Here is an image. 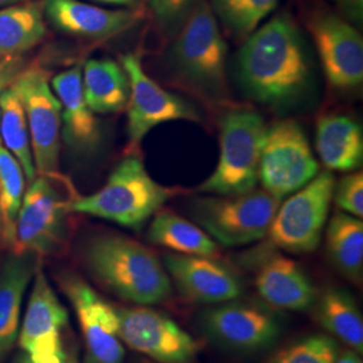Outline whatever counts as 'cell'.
<instances>
[{
  "label": "cell",
  "instance_id": "cell-1",
  "mask_svg": "<svg viewBox=\"0 0 363 363\" xmlns=\"http://www.w3.org/2000/svg\"><path fill=\"white\" fill-rule=\"evenodd\" d=\"M312 70L307 42L288 13L257 27L237 55V74L247 96L276 109L304 101L313 85Z\"/></svg>",
  "mask_w": 363,
  "mask_h": 363
},
{
  "label": "cell",
  "instance_id": "cell-2",
  "mask_svg": "<svg viewBox=\"0 0 363 363\" xmlns=\"http://www.w3.org/2000/svg\"><path fill=\"white\" fill-rule=\"evenodd\" d=\"M174 37L169 67L177 82L206 104H225L228 45L208 0L196 4Z\"/></svg>",
  "mask_w": 363,
  "mask_h": 363
},
{
  "label": "cell",
  "instance_id": "cell-3",
  "mask_svg": "<svg viewBox=\"0 0 363 363\" xmlns=\"http://www.w3.org/2000/svg\"><path fill=\"white\" fill-rule=\"evenodd\" d=\"M88 271L118 298L139 306L166 301L172 286L155 253L125 235L104 234L91 238L84 250Z\"/></svg>",
  "mask_w": 363,
  "mask_h": 363
},
{
  "label": "cell",
  "instance_id": "cell-4",
  "mask_svg": "<svg viewBox=\"0 0 363 363\" xmlns=\"http://www.w3.org/2000/svg\"><path fill=\"white\" fill-rule=\"evenodd\" d=\"M177 193L175 189L157 183L143 160L130 154L117 164L99 191L86 196L77 195L70 203V211L140 230Z\"/></svg>",
  "mask_w": 363,
  "mask_h": 363
},
{
  "label": "cell",
  "instance_id": "cell-5",
  "mask_svg": "<svg viewBox=\"0 0 363 363\" xmlns=\"http://www.w3.org/2000/svg\"><path fill=\"white\" fill-rule=\"evenodd\" d=\"M265 130V121L256 111L229 109L220 118L217 167L198 190L206 194L237 195L256 189Z\"/></svg>",
  "mask_w": 363,
  "mask_h": 363
},
{
  "label": "cell",
  "instance_id": "cell-6",
  "mask_svg": "<svg viewBox=\"0 0 363 363\" xmlns=\"http://www.w3.org/2000/svg\"><path fill=\"white\" fill-rule=\"evenodd\" d=\"M70 182L58 174H37L23 195L16 218L13 253L50 255L64 244L66 218L77 196Z\"/></svg>",
  "mask_w": 363,
  "mask_h": 363
},
{
  "label": "cell",
  "instance_id": "cell-7",
  "mask_svg": "<svg viewBox=\"0 0 363 363\" xmlns=\"http://www.w3.org/2000/svg\"><path fill=\"white\" fill-rule=\"evenodd\" d=\"M279 206L280 199L253 189L244 194L196 198L191 213L213 240L225 247H241L268 234Z\"/></svg>",
  "mask_w": 363,
  "mask_h": 363
},
{
  "label": "cell",
  "instance_id": "cell-8",
  "mask_svg": "<svg viewBox=\"0 0 363 363\" xmlns=\"http://www.w3.org/2000/svg\"><path fill=\"white\" fill-rule=\"evenodd\" d=\"M318 172L311 144L298 121L284 118L267 127L259 169L265 191L281 201L304 187Z\"/></svg>",
  "mask_w": 363,
  "mask_h": 363
},
{
  "label": "cell",
  "instance_id": "cell-9",
  "mask_svg": "<svg viewBox=\"0 0 363 363\" xmlns=\"http://www.w3.org/2000/svg\"><path fill=\"white\" fill-rule=\"evenodd\" d=\"M335 178L325 169L279 206L268 237L288 253H310L319 247L333 201Z\"/></svg>",
  "mask_w": 363,
  "mask_h": 363
},
{
  "label": "cell",
  "instance_id": "cell-10",
  "mask_svg": "<svg viewBox=\"0 0 363 363\" xmlns=\"http://www.w3.org/2000/svg\"><path fill=\"white\" fill-rule=\"evenodd\" d=\"M11 86L25 108L37 174H58L62 118L49 73L31 67L15 78Z\"/></svg>",
  "mask_w": 363,
  "mask_h": 363
},
{
  "label": "cell",
  "instance_id": "cell-11",
  "mask_svg": "<svg viewBox=\"0 0 363 363\" xmlns=\"http://www.w3.org/2000/svg\"><path fill=\"white\" fill-rule=\"evenodd\" d=\"M123 343L157 363H193L199 342L167 315L139 306L116 308Z\"/></svg>",
  "mask_w": 363,
  "mask_h": 363
},
{
  "label": "cell",
  "instance_id": "cell-12",
  "mask_svg": "<svg viewBox=\"0 0 363 363\" xmlns=\"http://www.w3.org/2000/svg\"><path fill=\"white\" fill-rule=\"evenodd\" d=\"M121 65L130 81L127 133L130 150L138 148L148 132L160 124L177 120L199 121L194 105L163 89L145 73L136 54L123 55Z\"/></svg>",
  "mask_w": 363,
  "mask_h": 363
},
{
  "label": "cell",
  "instance_id": "cell-13",
  "mask_svg": "<svg viewBox=\"0 0 363 363\" xmlns=\"http://www.w3.org/2000/svg\"><path fill=\"white\" fill-rule=\"evenodd\" d=\"M61 286L77 313L85 342V363H124L116 308L76 274L62 276Z\"/></svg>",
  "mask_w": 363,
  "mask_h": 363
},
{
  "label": "cell",
  "instance_id": "cell-14",
  "mask_svg": "<svg viewBox=\"0 0 363 363\" xmlns=\"http://www.w3.org/2000/svg\"><path fill=\"white\" fill-rule=\"evenodd\" d=\"M308 30L330 85L337 91L361 86L363 39L358 30L345 18L328 11L312 13Z\"/></svg>",
  "mask_w": 363,
  "mask_h": 363
},
{
  "label": "cell",
  "instance_id": "cell-15",
  "mask_svg": "<svg viewBox=\"0 0 363 363\" xmlns=\"http://www.w3.org/2000/svg\"><path fill=\"white\" fill-rule=\"evenodd\" d=\"M34 276L19 345L34 363H70L62 339L67 311L39 264Z\"/></svg>",
  "mask_w": 363,
  "mask_h": 363
},
{
  "label": "cell",
  "instance_id": "cell-16",
  "mask_svg": "<svg viewBox=\"0 0 363 363\" xmlns=\"http://www.w3.org/2000/svg\"><path fill=\"white\" fill-rule=\"evenodd\" d=\"M203 328L220 346L255 351L272 346L280 335V325L272 313L250 304H225L206 312Z\"/></svg>",
  "mask_w": 363,
  "mask_h": 363
},
{
  "label": "cell",
  "instance_id": "cell-17",
  "mask_svg": "<svg viewBox=\"0 0 363 363\" xmlns=\"http://www.w3.org/2000/svg\"><path fill=\"white\" fill-rule=\"evenodd\" d=\"M163 262L182 295L196 303H226L242 294L238 277L214 257L174 253Z\"/></svg>",
  "mask_w": 363,
  "mask_h": 363
},
{
  "label": "cell",
  "instance_id": "cell-18",
  "mask_svg": "<svg viewBox=\"0 0 363 363\" xmlns=\"http://www.w3.org/2000/svg\"><path fill=\"white\" fill-rule=\"evenodd\" d=\"M43 13L60 31L77 38L104 40L135 26L142 13L132 9L108 10L79 0H43Z\"/></svg>",
  "mask_w": 363,
  "mask_h": 363
},
{
  "label": "cell",
  "instance_id": "cell-19",
  "mask_svg": "<svg viewBox=\"0 0 363 363\" xmlns=\"http://www.w3.org/2000/svg\"><path fill=\"white\" fill-rule=\"evenodd\" d=\"M255 286L268 306L286 311H303L315 300V289L298 264L279 253L259 259Z\"/></svg>",
  "mask_w": 363,
  "mask_h": 363
},
{
  "label": "cell",
  "instance_id": "cell-20",
  "mask_svg": "<svg viewBox=\"0 0 363 363\" xmlns=\"http://www.w3.org/2000/svg\"><path fill=\"white\" fill-rule=\"evenodd\" d=\"M61 104L66 143L78 151L93 148L100 138L99 121L86 104L82 88V69L74 66L50 79Z\"/></svg>",
  "mask_w": 363,
  "mask_h": 363
},
{
  "label": "cell",
  "instance_id": "cell-21",
  "mask_svg": "<svg viewBox=\"0 0 363 363\" xmlns=\"http://www.w3.org/2000/svg\"><path fill=\"white\" fill-rule=\"evenodd\" d=\"M38 261L33 253H13L0 268V361L18 337L22 301Z\"/></svg>",
  "mask_w": 363,
  "mask_h": 363
},
{
  "label": "cell",
  "instance_id": "cell-22",
  "mask_svg": "<svg viewBox=\"0 0 363 363\" xmlns=\"http://www.w3.org/2000/svg\"><path fill=\"white\" fill-rule=\"evenodd\" d=\"M316 151L328 171L352 172L362 166L361 124L346 115H325L316 125Z\"/></svg>",
  "mask_w": 363,
  "mask_h": 363
},
{
  "label": "cell",
  "instance_id": "cell-23",
  "mask_svg": "<svg viewBox=\"0 0 363 363\" xmlns=\"http://www.w3.org/2000/svg\"><path fill=\"white\" fill-rule=\"evenodd\" d=\"M82 88L93 113L120 112L130 100L127 73L112 60L86 61L82 70Z\"/></svg>",
  "mask_w": 363,
  "mask_h": 363
},
{
  "label": "cell",
  "instance_id": "cell-24",
  "mask_svg": "<svg viewBox=\"0 0 363 363\" xmlns=\"http://www.w3.org/2000/svg\"><path fill=\"white\" fill-rule=\"evenodd\" d=\"M43 13V4L38 1L0 9V58L21 55L45 39Z\"/></svg>",
  "mask_w": 363,
  "mask_h": 363
},
{
  "label": "cell",
  "instance_id": "cell-25",
  "mask_svg": "<svg viewBox=\"0 0 363 363\" xmlns=\"http://www.w3.org/2000/svg\"><path fill=\"white\" fill-rule=\"evenodd\" d=\"M147 237L151 244L178 255L214 259L220 255L216 241L202 228L171 211L156 213Z\"/></svg>",
  "mask_w": 363,
  "mask_h": 363
},
{
  "label": "cell",
  "instance_id": "cell-26",
  "mask_svg": "<svg viewBox=\"0 0 363 363\" xmlns=\"http://www.w3.org/2000/svg\"><path fill=\"white\" fill-rule=\"evenodd\" d=\"M316 315L330 334L359 355L362 354V313L349 292L339 288L327 289L319 300Z\"/></svg>",
  "mask_w": 363,
  "mask_h": 363
},
{
  "label": "cell",
  "instance_id": "cell-27",
  "mask_svg": "<svg viewBox=\"0 0 363 363\" xmlns=\"http://www.w3.org/2000/svg\"><path fill=\"white\" fill-rule=\"evenodd\" d=\"M327 252L340 272L352 281L362 279L363 222L347 213L334 214L327 228Z\"/></svg>",
  "mask_w": 363,
  "mask_h": 363
},
{
  "label": "cell",
  "instance_id": "cell-28",
  "mask_svg": "<svg viewBox=\"0 0 363 363\" xmlns=\"http://www.w3.org/2000/svg\"><path fill=\"white\" fill-rule=\"evenodd\" d=\"M0 136L6 148L15 156L28 181L37 177L27 127L26 113L13 86L0 93Z\"/></svg>",
  "mask_w": 363,
  "mask_h": 363
},
{
  "label": "cell",
  "instance_id": "cell-29",
  "mask_svg": "<svg viewBox=\"0 0 363 363\" xmlns=\"http://www.w3.org/2000/svg\"><path fill=\"white\" fill-rule=\"evenodd\" d=\"M25 195V172L15 156L0 144V244L11 247Z\"/></svg>",
  "mask_w": 363,
  "mask_h": 363
},
{
  "label": "cell",
  "instance_id": "cell-30",
  "mask_svg": "<svg viewBox=\"0 0 363 363\" xmlns=\"http://www.w3.org/2000/svg\"><path fill=\"white\" fill-rule=\"evenodd\" d=\"M217 19L235 38L245 39L272 13L279 0H210Z\"/></svg>",
  "mask_w": 363,
  "mask_h": 363
},
{
  "label": "cell",
  "instance_id": "cell-31",
  "mask_svg": "<svg viewBox=\"0 0 363 363\" xmlns=\"http://www.w3.org/2000/svg\"><path fill=\"white\" fill-rule=\"evenodd\" d=\"M337 354L333 337L312 335L280 351L271 363H334Z\"/></svg>",
  "mask_w": 363,
  "mask_h": 363
},
{
  "label": "cell",
  "instance_id": "cell-32",
  "mask_svg": "<svg viewBox=\"0 0 363 363\" xmlns=\"http://www.w3.org/2000/svg\"><path fill=\"white\" fill-rule=\"evenodd\" d=\"M201 0H150L156 26L166 37H174Z\"/></svg>",
  "mask_w": 363,
  "mask_h": 363
},
{
  "label": "cell",
  "instance_id": "cell-33",
  "mask_svg": "<svg viewBox=\"0 0 363 363\" xmlns=\"http://www.w3.org/2000/svg\"><path fill=\"white\" fill-rule=\"evenodd\" d=\"M333 199L337 208L352 217H363V174L362 171H352L337 182L334 187Z\"/></svg>",
  "mask_w": 363,
  "mask_h": 363
},
{
  "label": "cell",
  "instance_id": "cell-34",
  "mask_svg": "<svg viewBox=\"0 0 363 363\" xmlns=\"http://www.w3.org/2000/svg\"><path fill=\"white\" fill-rule=\"evenodd\" d=\"M347 22L361 25L363 21V0H331Z\"/></svg>",
  "mask_w": 363,
  "mask_h": 363
},
{
  "label": "cell",
  "instance_id": "cell-35",
  "mask_svg": "<svg viewBox=\"0 0 363 363\" xmlns=\"http://www.w3.org/2000/svg\"><path fill=\"white\" fill-rule=\"evenodd\" d=\"M334 363H362V359L358 357V352L346 350L337 354Z\"/></svg>",
  "mask_w": 363,
  "mask_h": 363
},
{
  "label": "cell",
  "instance_id": "cell-36",
  "mask_svg": "<svg viewBox=\"0 0 363 363\" xmlns=\"http://www.w3.org/2000/svg\"><path fill=\"white\" fill-rule=\"evenodd\" d=\"M104 4H112V6H125V7H135L139 0H94Z\"/></svg>",
  "mask_w": 363,
  "mask_h": 363
},
{
  "label": "cell",
  "instance_id": "cell-37",
  "mask_svg": "<svg viewBox=\"0 0 363 363\" xmlns=\"http://www.w3.org/2000/svg\"><path fill=\"white\" fill-rule=\"evenodd\" d=\"M23 1H26V0H0V9L13 6V4H19V3H23Z\"/></svg>",
  "mask_w": 363,
  "mask_h": 363
},
{
  "label": "cell",
  "instance_id": "cell-38",
  "mask_svg": "<svg viewBox=\"0 0 363 363\" xmlns=\"http://www.w3.org/2000/svg\"><path fill=\"white\" fill-rule=\"evenodd\" d=\"M13 363H34L28 357H27L26 354H23V355H19L16 359H15V362ZM73 363V362H72Z\"/></svg>",
  "mask_w": 363,
  "mask_h": 363
},
{
  "label": "cell",
  "instance_id": "cell-39",
  "mask_svg": "<svg viewBox=\"0 0 363 363\" xmlns=\"http://www.w3.org/2000/svg\"><path fill=\"white\" fill-rule=\"evenodd\" d=\"M3 91V86H1V81H0V93Z\"/></svg>",
  "mask_w": 363,
  "mask_h": 363
}]
</instances>
